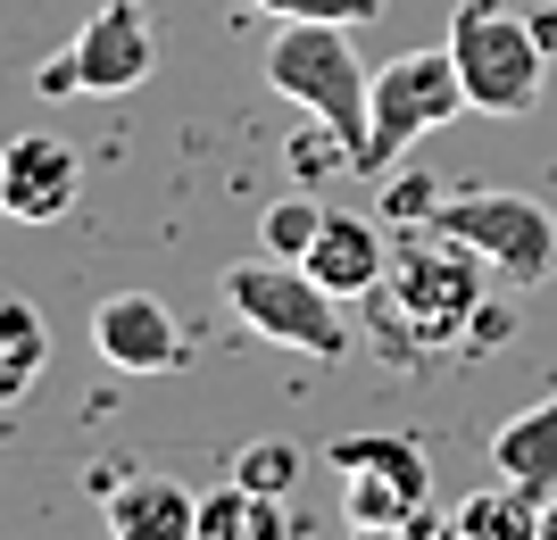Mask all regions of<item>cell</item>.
Listing matches in <instances>:
<instances>
[{
	"mask_svg": "<svg viewBox=\"0 0 557 540\" xmlns=\"http://www.w3.org/2000/svg\"><path fill=\"white\" fill-rule=\"evenodd\" d=\"M549 9H557V0H549Z\"/></svg>",
	"mask_w": 557,
	"mask_h": 540,
	"instance_id": "obj_23",
	"label": "cell"
},
{
	"mask_svg": "<svg viewBox=\"0 0 557 540\" xmlns=\"http://www.w3.org/2000/svg\"><path fill=\"white\" fill-rule=\"evenodd\" d=\"M233 474H242V482H250V491H292V482H300V449L292 441H250L242 449V457H233Z\"/></svg>",
	"mask_w": 557,
	"mask_h": 540,
	"instance_id": "obj_18",
	"label": "cell"
},
{
	"mask_svg": "<svg viewBox=\"0 0 557 540\" xmlns=\"http://www.w3.org/2000/svg\"><path fill=\"white\" fill-rule=\"evenodd\" d=\"M225 307L258 332V341H283V350H308V357H349L342 300H333L300 259H242V266H225Z\"/></svg>",
	"mask_w": 557,
	"mask_h": 540,
	"instance_id": "obj_6",
	"label": "cell"
},
{
	"mask_svg": "<svg viewBox=\"0 0 557 540\" xmlns=\"http://www.w3.org/2000/svg\"><path fill=\"white\" fill-rule=\"evenodd\" d=\"M150 67H159L150 9L141 0H100L92 17L75 25V42L34 67V92L42 100H125L150 84Z\"/></svg>",
	"mask_w": 557,
	"mask_h": 540,
	"instance_id": "obj_5",
	"label": "cell"
},
{
	"mask_svg": "<svg viewBox=\"0 0 557 540\" xmlns=\"http://www.w3.org/2000/svg\"><path fill=\"white\" fill-rule=\"evenodd\" d=\"M242 9H267V17H317V25H367L383 17V0H242Z\"/></svg>",
	"mask_w": 557,
	"mask_h": 540,
	"instance_id": "obj_19",
	"label": "cell"
},
{
	"mask_svg": "<svg viewBox=\"0 0 557 540\" xmlns=\"http://www.w3.org/2000/svg\"><path fill=\"white\" fill-rule=\"evenodd\" d=\"M474 100H466V75L458 59L442 50H399L374 67V100H367V150H358V175H392L399 150H417L424 134H442L449 117H466Z\"/></svg>",
	"mask_w": 557,
	"mask_h": 540,
	"instance_id": "obj_4",
	"label": "cell"
},
{
	"mask_svg": "<svg viewBox=\"0 0 557 540\" xmlns=\"http://www.w3.org/2000/svg\"><path fill=\"white\" fill-rule=\"evenodd\" d=\"M449 59L466 75L474 117H533L541 92H549V42L508 0H466L449 17Z\"/></svg>",
	"mask_w": 557,
	"mask_h": 540,
	"instance_id": "obj_3",
	"label": "cell"
},
{
	"mask_svg": "<svg viewBox=\"0 0 557 540\" xmlns=\"http://www.w3.org/2000/svg\"><path fill=\"white\" fill-rule=\"evenodd\" d=\"M267 84H275L283 100H300L308 117L342 141V159H358V150H367L374 67L349 50V25H317V17L275 25V42H267Z\"/></svg>",
	"mask_w": 557,
	"mask_h": 540,
	"instance_id": "obj_2",
	"label": "cell"
},
{
	"mask_svg": "<svg viewBox=\"0 0 557 540\" xmlns=\"http://www.w3.org/2000/svg\"><path fill=\"white\" fill-rule=\"evenodd\" d=\"M92 350L109 357L116 375H175L191 357L175 307L150 300V291H109V300L92 307Z\"/></svg>",
	"mask_w": 557,
	"mask_h": 540,
	"instance_id": "obj_10",
	"label": "cell"
},
{
	"mask_svg": "<svg viewBox=\"0 0 557 540\" xmlns=\"http://www.w3.org/2000/svg\"><path fill=\"white\" fill-rule=\"evenodd\" d=\"M308 275L325 282L333 300H367L374 282H383V266H392V241H383V225L374 216H333L317 225V241H308Z\"/></svg>",
	"mask_w": 557,
	"mask_h": 540,
	"instance_id": "obj_12",
	"label": "cell"
},
{
	"mask_svg": "<svg viewBox=\"0 0 557 540\" xmlns=\"http://www.w3.org/2000/svg\"><path fill=\"white\" fill-rule=\"evenodd\" d=\"M442 209V191L424 184V175H408V184H392V200H383V216H399V225H417V216Z\"/></svg>",
	"mask_w": 557,
	"mask_h": 540,
	"instance_id": "obj_20",
	"label": "cell"
},
{
	"mask_svg": "<svg viewBox=\"0 0 557 540\" xmlns=\"http://www.w3.org/2000/svg\"><path fill=\"white\" fill-rule=\"evenodd\" d=\"M433 225H449L458 241H474L508 291H541V282L557 275V216H549V200H533V191H442Z\"/></svg>",
	"mask_w": 557,
	"mask_h": 540,
	"instance_id": "obj_7",
	"label": "cell"
},
{
	"mask_svg": "<svg viewBox=\"0 0 557 540\" xmlns=\"http://www.w3.org/2000/svg\"><path fill=\"white\" fill-rule=\"evenodd\" d=\"M200 540H292V516H283L275 491H250L242 474H225L200 499Z\"/></svg>",
	"mask_w": 557,
	"mask_h": 540,
	"instance_id": "obj_15",
	"label": "cell"
},
{
	"mask_svg": "<svg viewBox=\"0 0 557 540\" xmlns=\"http://www.w3.org/2000/svg\"><path fill=\"white\" fill-rule=\"evenodd\" d=\"M109 540H200V491L175 474H109Z\"/></svg>",
	"mask_w": 557,
	"mask_h": 540,
	"instance_id": "obj_11",
	"label": "cell"
},
{
	"mask_svg": "<svg viewBox=\"0 0 557 540\" xmlns=\"http://www.w3.org/2000/svg\"><path fill=\"white\" fill-rule=\"evenodd\" d=\"M491 282L499 275H491V259L474 250V241H458L449 225L417 216V225H399L392 266H383V282L367 291L374 332L392 341L399 366L424 357V350H458L466 332H474V316H483Z\"/></svg>",
	"mask_w": 557,
	"mask_h": 540,
	"instance_id": "obj_1",
	"label": "cell"
},
{
	"mask_svg": "<svg viewBox=\"0 0 557 540\" xmlns=\"http://www.w3.org/2000/svg\"><path fill=\"white\" fill-rule=\"evenodd\" d=\"M333 466H342V499L349 524H433V466L408 432H349L333 441Z\"/></svg>",
	"mask_w": 557,
	"mask_h": 540,
	"instance_id": "obj_8",
	"label": "cell"
},
{
	"mask_svg": "<svg viewBox=\"0 0 557 540\" xmlns=\"http://www.w3.org/2000/svg\"><path fill=\"white\" fill-rule=\"evenodd\" d=\"M349 540H424L417 524H349Z\"/></svg>",
	"mask_w": 557,
	"mask_h": 540,
	"instance_id": "obj_21",
	"label": "cell"
},
{
	"mask_svg": "<svg viewBox=\"0 0 557 540\" xmlns=\"http://www.w3.org/2000/svg\"><path fill=\"white\" fill-rule=\"evenodd\" d=\"M541 540H557V491L541 499Z\"/></svg>",
	"mask_w": 557,
	"mask_h": 540,
	"instance_id": "obj_22",
	"label": "cell"
},
{
	"mask_svg": "<svg viewBox=\"0 0 557 540\" xmlns=\"http://www.w3.org/2000/svg\"><path fill=\"white\" fill-rule=\"evenodd\" d=\"M424 540H541V491L499 474L491 491H466L442 524H424Z\"/></svg>",
	"mask_w": 557,
	"mask_h": 540,
	"instance_id": "obj_13",
	"label": "cell"
},
{
	"mask_svg": "<svg viewBox=\"0 0 557 540\" xmlns=\"http://www.w3.org/2000/svg\"><path fill=\"white\" fill-rule=\"evenodd\" d=\"M317 225H325V209H317V200H275V209L258 216V241H267V259H308Z\"/></svg>",
	"mask_w": 557,
	"mask_h": 540,
	"instance_id": "obj_17",
	"label": "cell"
},
{
	"mask_svg": "<svg viewBox=\"0 0 557 540\" xmlns=\"http://www.w3.org/2000/svg\"><path fill=\"white\" fill-rule=\"evenodd\" d=\"M50 366V325L42 307L17 300V291H0V407H17Z\"/></svg>",
	"mask_w": 557,
	"mask_h": 540,
	"instance_id": "obj_16",
	"label": "cell"
},
{
	"mask_svg": "<svg viewBox=\"0 0 557 540\" xmlns=\"http://www.w3.org/2000/svg\"><path fill=\"white\" fill-rule=\"evenodd\" d=\"M84 200V159L59 134H9L0 150V216L9 225H59Z\"/></svg>",
	"mask_w": 557,
	"mask_h": 540,
	"instance_id": "obj_9",
	"label": "cell"
},
{
	"mask_svg": "<svg viewBox=\"0 0 557 540\" xmlns=\"http://www.w3.org/2000/svg\"><path fill=\"white\" fill-rule=\"evenodd\" d=\"M491 466L508 474V482H524V491H541V499L557 491V391L533 400V407H516L491 432Z\"/></svg>",
	"mask_w": 557,
	"mask_h": 540,
	"instance_id": "obj_14",
	"label": "cell"
}]
</instances>
